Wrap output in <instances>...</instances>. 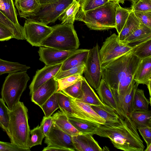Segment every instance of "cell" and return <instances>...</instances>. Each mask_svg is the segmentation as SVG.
Masks as SVG:
<instances>
[{
	"mask_svg": "<svg viewBox=\"0 0 151 151\" xmlns=\"http://www.w3.org/2000/svg\"><path fill=\"white\" fill-rule=\"evenodd\" d=\"M150 103L151 101L145 96L144 91L137 88L133 95L132 111H148L149 106Z\"/></svg>",
	"mask_w": 151,
	"mask_h": 151,
	"instance_id": "cell-25",
	"label": "cell"
},
{
	"mask_svg": "<svg viewBox=\"0 0 151 151\" xmlns=\"http://www.w3.org/2000/svg\"><path fill=\"white\" fill-rule=\"evenodd\" d=\"M146 143L147 146L151 144V126H146L137 128Z\"/></svg>",
	"mask_w": 151,
	"mask_h": 151,
	"instance_id": "cell-46",
	"label": "cell"
},
{
	"mask_svg": "<svg viewBox=\"0 0 151 151\" xmlns=\"http://www.w3.org/2000/svg\"><path fill=\"white\" fill-rule=\"evenodd\" d=\"M62 63L46 65L40 70H37L29 86V95L45 82L54 77L60 71Z\"/></svg>",
	"mask_w": 151,
	"mask_h": 151,
	"instance_id": "cell-13",
	"label": "cell"
},
{
	"mask_svg": "<svg viewBox=\"0 0 151 151\" xmlns=\"http://www.w3.org/2000/svg\"><path fill=\"white\" fill-rule=\"evenodd\" d=\"M131 11V9L122 7L119 4L116 7L115 13V28L118 35L121 31Z\"/></svg>",
	"mask_w": 151,
	"mask_h": 151,
	"instance_id": "cell-32",
	"label": "cell"
},
{
	"mask_svg": "<svg viewBox=\"0 0 151 151\" xmlns=\"http://www.w3.org/2000/svg\"><path fill=\"white\" fill-rule=\"evenodd\" d=\"M109 1V0H80L79 9L83 12L88 11L102 6Z\"/></svg>",
	"mask_w": 151,
	"mask_h": 151,
	"instance_id": "cell-40",
	"label": "cell"
},
{
	"mask_svg": "<svg viewBox=\"0 0 151 151\" xmlns=\"http://www.w3.org/2000/svg\"><path fill=\"white\" fill-rule=\"evenodd\" d=\"M10 110L0 98V127L9 135Z\"/></svg>",
	"mask_w": 151,
	"mask_h": 151,
	"instance_id": "cell-36",
	"label": "cell"
},
{
	"mask_svg": "<svg viewBox=\"0 0 151 151\" xmlns=\"http://www.w3.org/2000/svg\"><path fill=\"white\" fill-rule=\"evenodd\" d=\"M139 85L137 83H134L127 91L123 100L121 109L126 115H129L132 111V105L133 95Z\"/></svg>",
	"mask_w": 151,
	"mask_h": 151,
	"instance_id": "cell-35",
	"label": "cell"
},
{
	"mask_svg": "<svg viewBox=\"0 0 151 151\" xmlns=\"http://www.w3.org/2000/svg\"><path fill=\"white\" fill-rule=\"evenodd\" d=\"M82 80L78 81L61 91L70 97L74 99H77L81 92Z\"/></svg>",
	"mask_w": 151,
	"mask_h": 151,
	"instance_id": "cell-43",
	"label": "cell"
},
{
	"mask_svg": "<svg viewBox=\"0 0 151 151\" xmlns=\"http://www.w3.org/2000/svg\"><path fill=\"white\" fill-rule=\"evenodd\" d=\"M0 24L9 29L13 34L14 38L25 40L23 27L18 26L11 22L0 10Z\"/></svg>",
	"mask_w": 151,
	"mask_h": 151,
	"instance_id": "cell-26",
	"label": "cell"
},
{
	"mask_svg": "<svg viewBox=\"0 0 151 151\" xmlns=\"http://www.w3.org/2000/svg\"><path fill=\"white\" fill-rule=\"evenodd\" d=\"M89 51L88 49H82L69 57L62 63L60 71L65 70L78 65H86Z\"/></svg>",
	"mask_w": 151,
	"mask_h": 151,
	"instance_id": "cell-22",
	"label": "cell"
},
{
	"mask_svg": "<svg viewBox=\"0 0 151 151\" xmlns=\"http://www.w3.org/2000/svg\"><path fill=\"white\" fill-rule=\"evenodd\" d=\"M132 46L120 41L118 35L114 33L106 39L99 52L101 65L131 51Z\"/></svg>",
	"mask_w": 151,
	"mask_h": 151,
	"instance_id": "cell-7",
	"label": "cell"
},
{
	"mask_svg": "<svg viewBox=\"0 0 151 151\" xmlns=\"http://www.w3.org/2000/svg\"><path fill=\"white\" fill-rule=\"evenodd\" d=\"M12 38H14V37L11 32L0 24V41H7Z\"/></svg>",
	"mask_w": 151,
	"mask_h": 151,
	"instance_id": "cell-48",
	"label": "cell"
},
{
	"mask_svg": "<svg viewBox=\"0 0 151 151\" xmlns=\"http://www.w3.org/2000/svg\"><path fill=\"white\" fill-rule=\"evenodd\" d=\"M76 1H77L78 2H79L80 0H75Z\"/></svg>",
	"mask_w": 151,
	"mask_h": 151,
	"instance_id": "cell-53",
	"label": "cell"
},
{
	"mask_svg": "<svg viewBox=\"0 0 151 151\" xmlns=\"http://www.w3.org/2000/svg\"><path fill=\"white\" fill-rule=\"evenodd\" d=\"M133 80L139 84H151V56L141 59Z\"/></svg>",
	"mask_w": 151,
	"mask_h": 151,
	"instance_id": "cell-18",
	"label": "cell"
},
{
	"mask_svg": "<svg viewBox=\"0 0 151 151\" xmlns=\"http://www.w3.org/2000/svg\"><path fill=\"white\" fill-rule=\"evenodd\" d=\"M52 116L54 123L65 133L72 136L81 134L71 124L67 116L62 111H59Z\"/></svg>",
	"mask_w": 151,
	"mask_h": 151,
	"instance_id": "cell-20",
	"label": "cell"
},
{
	"mask_svg": "<svg viewBox=\"0 0 151 151\" xmlns=\"http://www.w3.org/2000/svg\"><path fill=\"white\" fill-rule=\"evenodd\" d=\"M151 39V28L140 23L138 28L123 41L126 44L139 43Z\"/></svg>",
	"mask_w": 151,
	"mask_h": 151,
	"instance_id": "cell-23",
	"label": "cell"
},
{
	"mask_svg": "<svg viewBox=\"0 0 151 151\" xmlns=\"http://www.w3.org/2000/svg\"><path fill=\"white\" fill-rule=\"evenodd\" d=\"M69 121L80 133L92 135L101 124L75 117H68Z\"/></svg>",
	"mask_w": 151,
	"mask_h": 151,
	"instance_id": "cell-21",
	"label": "cell"
},
{
	"mask_svg": "<svg viewBox=\"0 0 151 151\" xmlns=\"http://www.w3.org/2000/svg\"><path fill=\"white\" fill-rule=\"evenodd\" d=\"M23 27L25 39L32 46H41L52 30V27L29 18L25 20Z\"/></svg>",
	"mask_w": 151,
	"mask_h": 151,
	"instance_id": "cell-8",
	"label": "cell"
},
{
	"mask_svg": "<svg viewBox=\"0 0 151 151\" xmlns=\"http://www.w3.org/2000/svg\"><path fill=\"white\" fill-rule=\"evenodd\" d=\"M52 27V32L42 42L41 46L65 51L78 49L80 42L73 24H61Z\"/></svg>",
	"mask_w": 151,
	"mask_h": 151,
	"instance_id": "cell-5",
	"label": "cell"
},
{
	"mask_svg": "<svg viewBox=\"0 0 151 151\" xmlns=\"http://www.w3.org/2000/svg\"><path fill=\"white\" fill-rule=\"evenodd\" d=\"M0 151H27L12 143L0 141Z\"/></svg>",
	"mask_w": 151,
	"mask_h": 151,
	"instance_id": "cell-47",
	"label": "cell"
},
{
	"mask_svg": "<svg viewBox=\"0 0 151 151\" xmlns=\"http://www.w3.org/2000/svg\"><path fill=\"white\" fill-rule=\"evenodd\" d=\"M140 22L132 11L120 34L119 40L123 41L130 35L139 27Z\"/></svg>",
	"mask_w": 151,
	"mask_h": 151,
	"instance_id": "cell-24",
	"label": "cell"
},
{
	"mask_svg": "<svg viewBox=\"0 0 151 151\" xmlns=\"http://www.w3.org/2000/svg\"><path fill=\"white\" fill-rule=\"evenodd\" d=\"M145 151H151V144H150L149 145L147 146V147Z\"/></svg>",
	"mask_w": 151,
	"mask_h": 151,
	"instance_id": "cell-51",
	"label": "cell"
},
{
	"mask_svg": "<svg viewBox=\"0 0 151 151\" xmlns=\"http://www.w3.org/2000/svg\"><path fill=\"white\" fill-rule=\"evenodd\" d=\"M130 9L132 12L151 11V0H134Z\"/></svg>",
	"mask_w": 151,
	"mask_h": 151,
	"instance_id": "cell-42",
	"label": "cell"
},
{
	"mask_svg": "<svg viewBox=\"0 0 151 151\" xmlns=\"http://www.w3.org/2000/svg\"><path fill=\"white\" fill-rule=\"evenodd\" d=\"M80 7L79 2L75 0H73L58 18L61 22V24H73L75 17Z\"/></svg>",
	"mask_w": 151,
	"mask_h": 151,
	"instance_id": "cell-27",
	"label": "cell"
},
{
	"mask_svg": "<svg viewBox=\"0 0 151 151\" xmlns=\"http://www.w3.org/2000/svg\"></svg>",
	"mask_w": 151,
	"mask_h": 151,
	"instance_id": "cell-54",
	"label": "cell"
},
{
	"mask_svg": "<svg viewBox=\"0 0 151 151\" xmlns=\"http://www.w3.org/2000/svg\"><path fill=\"white\" fill-rule=\"evenodd\" d=\"M59 109L68 117H75L71 107L69 97L61 91L56 92Z\"/></svg>",
	"mask_w": 151,
	"mask_h": 151,
	"instance_id": "cell-34",
	"label": "cell"
},
{
	"mask_svg": "<svg viewBox=\"0 0 151 151\" xmlns=\"http://www.w3.org/2000/svg\"><path fill=\"white\" fill-rule=\"evenodd\" d=\"M9 116L8 136L11 142L27 151H30L27 108L23 102L19 101L10 110Z\"/></svg>",
	"mask_w": 151,
	"mask_h": 151,
	"instance_id": "cell-3",
	"label": "cell"
},
{
	"mask_svg": "<svg viewBox=\"0 0 151 151\" xmlns=\"http://www.w3.org/2000/svg\"><path fill=\"white\" fill-rule=\"evenodd\" d=\"M99 47L98 44L89 50L83 73L90 86L96 89L101 79V65L100 60Z\"/></svg>",
	"mask_w": 151,
	"mask_h": 151,
	"instance_id": "cell-9",
	"label": "cell"
},
{
	"mask_svg": "<svg viewBox=\"0 0 151 151\" xmlns=\"http://www.w3.org/2000/svg\"><path fill=\"white\" fill-rule=\"evenodd\" d=\"M93 134L109 138L114 147L125 151H143L145 147L136 126L128 115L114 122L100 124Z\"/></svg>",
	"mask_w": 151,
	"mask_h": 151,
	"instance_id": "cell-2",
	"label": "cell"
},
{
	"mask_svg": "<svg viewBox=\"0 0 151 151\" xmlns=\"http://www.w3.org/2000/svg\"><path fill=\"white\" fill-rule=\"evenodd\" d=\"M45 136L39 125L30 130L29 146L31 147L38 145H41Z\"/></svg>",
	"mask_w": 151,
	"mask_h": 151,
	"instance_id": "cell-38",
	"label": "cell"
},
{
	"mask_svg": "<svg viewBox=\"0 0 151 151\" xmlns=\"http://www.w3.org/2000/svg\"><path fill=\"white\" fill-rule=\"evenodd\" d=\"M72 139L76 150L103 151L102 149L91 134H80L72 136Z\"/></svg>",
	"mask_w": 151,
	"mask_h": 151,
	"instance_id": "cell-16",
	"label": "cell"
},
{
	"mask_svg": "<svg viewBox=\"0 0 151 151\" xmlns=\"http://www.w3.org/2000/svg\"><path fill=\"white\" fill-rule=\"evenodd\" d=\"M44 143L47 146L62 148L66 151H75L72 136L60 129L53 123Z\"/></svg>",
	"mask_w": 151,
	"mask_h": 151,
	"instance_id": "cell-11",
	"label": "cell"
},
{
	"mask_svg": "<svg viewBox=\"0 0 151 151\" xmlns=\"http://www.w3.org/2000/svg\"><path fill=\"white\" fill-rule=\"evenodd\" d=\"M135 124L137 128L146 126H151V111H132L129 115Z\"/></svg>",
	"mask_w": 151,
	"mask_h": 151,
	"instance_id": "cell-29",
	"label": "cell"
},
{
	"mask_svg": "<svg viewBox=\"0 0 151 151\" xmlns=\"http://www.w3.org/2000/svg\"><path fill=\"white\" fill-rule=\"evenodd\" d=\"M53 123L52 116L49 117L43 116L40 126L45 137L48 134Z\"/></svg>",
	"mask_w": 151,
	"mask_h": 151,
	"instance_id": "cell-45",
	"label": "cell"
},
{
	"mask_svg": "<svg viewBox=\"0 0 151 151\" xmlns=\"http://www.w3.org/2000/svg\"><path fill=\"white\" fill-rule=\"evenodd\" d=\"M133 12L140 23L151 28V11Z\"/></svg>",
	"mask_w": 151,
	"mask_h": 151,
	"instance_id": "cell-44",
	"label": "cell"
},
{
	"mask_svg": "<svg viewBox=\"0 0 151 151\" xmlns=\"http://www.w3.org/2000/svg\"><path fill=\"white\" fill-rule=\"evenodd\" d=\"M57 81L54 77L45 82L32 93L31 100L40 107L54 93L57 91Z\"/></svg>",
	"mask_w": 151,
	"mask_h": 151,
	"instance_id": "cell-14",
	"label": "cell"
},
{
	"mask_svg": "<svg viewBox=\"0 0 151 151\" xmlns=\"http://www.w3.org/2000/svg\"><path fill=\"white\" fill-rule=\"evenodd\" d=\"M109 1H113L116 2L123 4L124 2V0H109Z\"/></svg>",
	"mask_w": 151,
	"mask_h": 151,
	"instance_id": "cell-50",
	"label": "cell"
},
{
	"mask_svg": "<svg viewBox=\"0 0 151 151\" xmlns=\"http://www.w3.org/2000/svg\"><path fill=\"white\" fill-rule=\"evenodd\" d=\"M73 1L56 0L41 6L35 15L29 18L42 22L46 25L54 23Z\"/></svg>",
	"mask_w": 151,
	"mask_h": 151,
	"instance_id": "cell-10",
	"label": "cell"
},
{
	"mask_svg": "<svg viewBox=\"0 0 151 151\" xmlns=\"http://www.w3.org/2000/svg\"><path fill=\"white\" fill-rule=\"evenodd\" d=\"M82 49L74 51H65L41 46L38 53L39 60L46 65H52L63 63L73 54L80 51Z\"/></svg>",
	"mask_w": 151,
	"mask_h": 151,
	"instance_id": "cell-12",
	"label": "cell"
},
{
	"mask_svg": "<svg viewBox=\"0 0 151 151\" xmlns=\"http://www.w3.org/2000/svg\"><path fill=\"white\" fill-rule=\"evenodd\" d=\"M117 2L109 1L94 9L83 12L79 9L75 20L83 22L90 29L103 30L115 28V13Z\"/></svg>",
	"mask_w": 151,
	"mask_h": 151,
	"instance_id": "cell-4",
	"label": "cell"
},
{
	"mask_svg": "<svg viewBox=\"0 0 151 151\" xmlns=\"http://www.w3.org/2000/svg\"><path fill=\"white\" fill-rule=\"evenodd\" d=\"M56 0H39L41 6Z\"/></svg>",
	"mask_w": 151,
	"mask_h": 151,
	"instance_id": "cell-49",
	"label": "cell"
},
{
	"mask_svg": "<svg viewBox=\"0 0 151 151\" xmlns=\"http://www.w3.org/2000/svg\"><path fill=\"white\" fill-rule=\"evenodd\" d=\"M30 68L29 66L18 62H10L0 58V76L5 73L27 71Z\"/></svg>",
	"mask_w": 151,
	"mask_h": 151,
	"instance_id": "cell-31",
	"label": "cell"
},
{
	"mask_svg": "<svg viewBox=\"0 0 151 151\" xmlns=\"http://www.w3.org/2000/svg\"><path fill=\"white\" fill-rule=\"evenodd\" d=\"M83 77L82 75L77 74L57 80L58 85L57 91H62L78 81L82 80Z\"/></svg>",
	"mask_w": 151,
	"mask_h": 151,
	"instance_id": "cell-39",
	"label": "cell"
},
{
	"mask_svg": "<svg viewBox=\"0 0 151 151\" xmlns=\"http://www.w3.org/2000/svg\"><path fill=\"white\" fill-rule=\"evenodd\" d=\"M76 99L91 105H105L102 102L83 77L82 80L81 92Z\"/></svg>",
	"mask_w": 151,
	"mask_h": 151,
	"instance_id": "cell-19",
	"label": "cell"
},
{
	"mask_svg": "<svg viewBox=\"0 0 151 151\" xmlns=\"http://www.w3.org/2000/svg\"><path fill=\"white\" fill-rule=\"evenodd\" d=\"M129 0L131 1L132 2H133V1H134V0Z\"/></svg>",
	"mask_w": 151,
	"mask_h": 151,
	"instance_id": "cell-52",
	"label": "cell"
},
{
	"mask_svg": "<svg viewBox=\"0 0 151 151\" xmlns=\"http://www.w3.org/2000/svg\"><path fill=\"white\" fill-rule=\"evenodd\" d=\"M0 10L13 23L21 26L13 0H0Z\"/></svg>",
	"mask_w": 151,
	"mask_h": 151,
	"instance_id": "cell-28",
	"label": "cell"
},
{
	"mask_svg": "<svg viewBox=\"0 0 151 151\" xmlns=\"http://www.w3.org/2000/svg\"><path fill=\"white\" fill-rule=\"evenodd\" d=\"M91 106L93 110L106 121V122H116L119 118V116L113 109L106 105Z\"/></svg>",
	"mask_w": 151,
	"mask_h": 151,
	"instance_id": "cell-30",
	"label": "cell"
},
{
	"mask_svg": "<svg viewBox=\"0 0 151 151\" xmlns=\"http://www.w3.org/2000/svg\"><path fill=\"white\" fill-rule=\"evenodd\" d=\"M46 117H49L57 109L59 108L56 92L54 93L41 106Z\"/></svg>",
	"mask_w": 151,
	"mask_h": 151,
	"instance_id": "cell-37",
	"label": "cell"
},
{
	"mask_svg": "<svg viewBox=\"0 0 151 151\" xmlns=\"http://www.w3.org/2000/svg\"><path fill=\"white\" fill-rule=\"evenodd\" d=\"M96 90L103 103L113 109L121 117L125 118L127 117L128 115L118 106L110 88L104 80L101 79L99 86Z\"/></svg>",
	"mask_w": 151,
	"mask_h": 151,
	"instance_id": "cell-15",
	"label": "cell"
},
{
	"mask_svg": "<svg viewBox=\"0 0 151 151\" xmlns=\"http://www.w3.org/2000/svg\"><path fill=\"white\" fill-rule=\"evenodd\" d=\"M132 52L141 59L151 56V39L132 46Z\"/></svg>",
	"mask_w": 151,
	"mask_h": 151,
	"instance_id": "cell-33",
	"label": "cell"
},
{
	"mask_svg": "<svg viewBox=\"0 0 151 151\" xmlns=\"http://www.w3.org/2000/svg\"><path fill=\"white\" fill-rule=\"evenodd\" d=\"M141 60L131 50L101 65V79L109 86L117 105L122 110L124 98L135 82L133 78Z\"/></svg>",
	"mask_w": 151,
	"mask_h": 151,
	"instance_id": "cell-1",
	"label": "cell"
},
{
	"mask_svg": "<svg viewBox=\"0 0 151 151\" xmlns=\"http://www.w3.org/2000/svg\"><path fill=\"white\" fill-rule=\"evenodd\" d=\"M29 79L27 71L9 73L6 78L1 89V98L10 110L20 101Z\"/></svg>",
	"mask_w": 151,
	"mask_h": 151,
	"instance_id": "cell-6",
	"label": "cell"
},
{
	"mask_svg": "<svg viewBox=\"0 0 151 151\" xmlns=\"http://www.w3.org/2000/svg\"><path fill=\"white\" fill-rule=\"evenodd\" d=\"M14 4L20 17L24 18L35 16L41 7L39 0H15Z\"/></svg>",
	"mask_w": 151,
	"mask_h": 151,
	"instance_id": "cell-17",
	"label": "cell"
},
{
	"mask_svg": "<svg viewBox=\"0 0 151 151\" xmlns=\"http://www.w3.org/2000/svg\"><path fill=\"white\" fill-rule=\"evenodd\" d=\"M86 65L76 66L67 70L59 71L54 77L57 80L75 74L82 75L85 70Z\"/></svg>",
	"mask_w": 151,
	"mask_h": 151,
	"instance_id": "cell-41",
	"label": "cell"
}]
</instances>
